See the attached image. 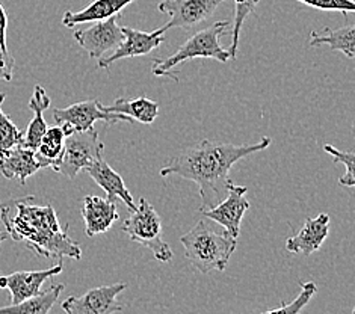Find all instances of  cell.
Listing matches in <instances>:
<instances>
[{"instance_id": "1", "label": "cell", "mask_w": 355, "mask_h": 314, "mask_svg": "<svg viewBox=\"0 0 355 314\" xmlns=\"http://www.w3.org/2000/svg\"><path fill=\"white\" fill-rule=\"evenodd\" d=\"M272 139L265 137L257 143H223L201 141L189 148H184L160 169V175H179L198 184L202 201L201 210H209L223 201V195L233 182L230 169L243 157L266 150Z\"/></svg>"}, {"instance_id": "2", "label": "cell", "mask_w": 355, "mask_h": 314, "mask_svg": "<svg viewBox=\"0 0 355 314\" xmlns=\"http://www.w3.org/2000/svg\"><path fill=\"white\" fill-rule=\"evenodd\" d=\"M6 234L47 259H82L80 246L59 225L52 204H37L35 197L17 198L0 206Z\"/></svg>"}, {"instance_id": "3", "label": "cell", "mask_w": 355, "mask_h": 314, "mask_svg": "<svg viewBox=\"0 0 355 314\" xmlns=\"http://www.w3.org/2000/svg\"><path fill=\"white\" fill-rule=\"evenodd\" d=\"M236 241L238 239L225 230H215L205 220H198L189 233L180 237L186 259L201 274L225 270L232 254L236 251Z\"/></svg>"}, {"instance_id": "4", "label": "cell", "mask_w": 355, "mask_h": 314, "mask_svg": "<svg viewBox=\"0 0 355 314\" xmlns=\"http://www.w3.org/2000/svg\"><path fill=\"white\" fill-rule=\"evenodd\" d=\"M232 26V23L228 20L216 21L210 26L198 30L196 35H192L188 41L182 44L175 52L166 59H155L153 62V74L155 76H170L171 70L179 64H183L186 61L196 58H207L215 59L218 62H227L230 59V53L228 50L219 44V38L223 35H227L228 28Z\"/></svg>"}, {"instance_id": "5", "label": "cell", "mask_w": 355, "mask_h": 314, "mask_svg": "<svg viewBox=\"0 0 355 314\" xmlns=\"http://www.w3.org/2000/svg\"><path fill=\"white\" fill-rule=\"evenodd\" d=\"M123 232L129 234L133 242H138L153 252L156 260L162 263L173 260L174 254L162 239V218L146 198L139 200L137 210L124 220Z\"/></svg>"}, {"instance_id": "6", "label": "cell", "mask_w": 355, "mask_h": 314, "mask_svg": "<svg viewBox=\"0 0 355 314\" xmlns=\"http://www.w3.org/2000/svg\"><path fill=\"white\" fill-rule=\"evenodd\" d=\"M103 142H100L96 129L73 133L65 138L64 155L53 171L74 180L80 171H85L96 160L103 157Z\"/></svg>"}, {"instance_id": "7", "label": "cell", "mask_w": 355, "mask_h": 314, "mask_svg": "<svg viewBox=\"0 0 355 314\" xmlns=\"http://www.w3.org/2000/svg\"><path fill=\"white\" fill-rule=\"evenodd\" d=\"M53 120L61 127L65 138L73 133L88 132L94 129L96 121L106 123H133L129 116L121 114H109L97 98L79 101L65 109H53Z\"/></svg>"}, {"instance_id": "8", "label": "cell", "mask_w": 355, "mask_h": 314, "mask_svg": "<svg viewBox=\"0 0 355 314\" xmlns=\"http://www.w3.org/2000/svg\"><path fill=\"white\" fill-rule=\"evenodd\" d=\"M224 2L225 0H162L157 5V10L170 15V20L165 26L156 30L165 35V32L170 29H188L197 26L210 19L216 8Z\"/></svg>"}, {"instance_id": "9", "label": "cell", "mask_w": 355, "mask_h": 314, "mask_svg": "<svg viewBox=\"0 0 355 314\" xmlns=\"http://www.w3.org/2000/svg\"><path fill=\"white\" fill-rule=\"evenodd\" d=\"M128 288V284H111L91 288L80 296H70L62 302L67 314H115L123 311V305L116 302V296Z\"/></svg>"}, {"instance_id": "10", "label": "cell", "mask_w": 355, "mask_h": 314, "mask_svg": "<svg viewBox=\"0 0 355 314\" xmlns=\"http://www.w3.org/2000/svg\"><path fill=\"white\" fill-rule=\"evenodd\" d=\"M120 19L121 14H116L103 21H98L88 29L76 30L74 40L79 42L82 49L87 50V53L92 59H101L105 53L115 50L124 40Z\"/></svg>"}, {"instance_id": "11", "label": "cell", "mask_w": 355, "mask_h": 314, "mask_svg": "<svg viewBox=\"0 0 355 314\" xmlns=\"http://www.w3.org/2000/svg\"><path fill=\"white\" fill-rule=\"evenodd\" d=\"M227 193L228 195L224 201L219 202L214 209L201 210V213L205 218H209L210 220H214V223L221 225L228 234L234 237V239H238L241 233L242 218L250 209V202L247 197H245L247 188L232 183L228 186Z\"/></svg>"}, {"instance_id": "12", "label": "cell", "mask_w": 355, "mask_h": 314, "mask_svg": "<svg viewBox=\"0 0 355 314\" xmlns=\"http://www.w3.org/2000/svg\"><path fill=\"white\" fill-rule=\"evenodd\" d=\"M121 32L124 35L123 42L114 50L112 55L98 59V69H107V67H111L114 62L120 61V59L148 55L165 41V37L157 30L142 32L128 26H121Z\"/></svg>"}, {"instance_id": "13", "label": "cell", "mask_w": 355, "mask_h": 314, "mask_svg": "<svg viewBox=\"0 0 355 314\" xmlns=\"http://www.w3.org/2000/svg\"><path fill=\"white\" fill-rule=\"evenodd\" d=\"M62 269V261H59L56 266L44 270H20V272L6 275L5 288H8L11 293V304H20L24 299L40 295L41 287H43L47 279L61 274Z\"/></svg>"}, {"instance_id": "14", "label": "cell", "mask_w": 355, "mask_h": 314, "mask_svg": "<svg viewBox=\"0 0 355 314\" xmlns=\"http://www.w3.org/2000/svg\"><path fill=\"white\" fill-rule=\"evenodd\" d=\"M40 169H44V166L38 160L37 151L24 147L23 143L0 151V173L8 180H19L20 184H24Z\"/></svg>"}, {"instance_id": "15", "label": "cell", "mask_w": 355, "mask_h": 314, "mask_svg": "<svg viewBox=\"0 0 355 314\" xmlns=\"http://www.w3.org/2000/svg\"><path fill=\"white\" fill-rule=\"evenodd\" d=\"M80 213L85 220V233L88 237L106 233L120 218L115 201L96 197V195H88L83 198Z\"/></svg>"}, {"instance_id": "16", "label": "cell", "mask_w": 355, "mask_h": 314, "mask_svg": "<svg viewBox=\"0 0 355 314\" xmlns=\"http://www.w3.org/2000/svg\"><path fill=\"white\" fill-rule=\"evenodd\" d=\"M328 227L329 216L327 213L309 218L300 233L287 239L286 250L292 254H304V256H310V254L319 251L328 237Z\"/></svg>"}, {"instance_id": "17", "label": "cell", "mask_w": 355, "mask_h": 314, "mask_svg": "<svg viewBox=\"0 0 355 314\" xmlns=\"http://www.w3.org/2000/svg\"><path fill=\"white\" fill-rule=\"evenodd\" d=\"M85 171L101 189H105V192L107 193V200L115 201L116 198H120L132 211L137 210V204H135L130 191L125 188L123 177L103 157L96 160Z\"/></svg>"}, {"instance_id": "18", "label": "cell", "mask_w": 355, "mask_h": 314, "mask_svg": "<svg viewBox=\"0 0 355 314\" xmlns=\"http://www.w3.org/2000/svg\"><path fill=\"white\" fill-rule=\"evenodd\" d=\"M135 0H94L85 10L73 12H65L62 24L65 28H74L78 24L91 23V21H103L109 17L121 14L125 6L130 5Z\"/></svg>"}, {"instance_id": "19", "label": "cell", "mask_w": 355, "mask_h": 314, "mask_svg": "<svg viewBox=\"0 0 355 314\" xmlns=\"http://www.w3.org/2000/svg\"><path fill=\"white\" fill-rule=\"evenodd\" d=\"M50 107V97L47 96L46 89L41 87V85H35L33 88V94L29 101V109H32L33 118L29 123L26 133L23 134V146L31 150L38 148L41 138L44 137L47 132V124L44 121V110Z\"/></svg>"}, {"instance_id": "20", "label": "cell", "mask_w": 355, "mask_h": 314, "mask_svg": "<svg viewBox=\"0 0 355 314\" xmlns=\"http://www.w3.org/2000/svg\"><path fill=\"white\" fill-rule=\"evenodd\" d=\"M355 28L354 24H348V26H343L340 29H324L322 32L313 30L310 33V47H318V46H328L331 50H337V52H342L348 59L355 58Z\"/></svg>"}, {"instance_id": "21", "label": "cell", "mask_w": 355, "mask_h": 314, "mask_svg": "<svg viewBox=\"0 0 355 314\" xmlns=\"http://www.w3.org/2000/svg\"><path fill=\"white\" fill-rule=\"evenodd\" d=\"M105 110L109 114L125 115L142 124H151L159 115V103L148 97H138L135 100L116 98L114 105L105 106Z\"/></svg>"}, {"instance_id": "22", "label": "cell", "mask_w": 355, "mask_h": 314, "mask_svg": "<svg viewBox=\"0 0 355 314\" xmlns=\"http://www.w3.org/2000/svg\"><path fill=\"white\" fill-rule=\"evenodd\" d=\"M64 288V284H55L49 290L32 296L29 299H24L20 304H10L6 307H0V314H49L58 302Z\"/></svg>"}, {"instance_id": "23", "label": "cell", "mask_w": 355, "mask_h": 314, "mask_svg": "<svg viewBox=\"0 0 355 314\" xmlns=\"http://www.w3.org/2000/svg\"><path fill=\"white\" fill-rule=\"evenodd\" d=\"M65 148V134L59 125L49 127L37 148V157L44 168H55Z\"/></svg>"}, {"instance_id": "24", "label": "cell", "mask_w": 355, "mask_h": 314, "mask_svg": "<svg viewBox=\"0 0 355 314\" xmlns=\"http://www.w3.org/2000/svg\"><path fill=\"white\" fill-rule=\"evenodd\" d=\"M259 5V0H234V21H233V32H232V44L228 47V53L230 58L236 59L238 55V44H239V37L241 30L245 20L256 11Z\"/></svg>"}, {"instance_id": "25", "label": "cell", "mask_w": 355, "mask_h": 314, "mask_svg": "<svg viewBox=\"0 0 355 314\" xmlns=\"http://www.w3.org/2000/svg\"><path fill=\"white\" fill-rule=\"evenodd\" d=\"M5 97V92H0V151L10 150L23 143V133L2 109Z\"/></svg>"}, {"instance_id": "26", "label": "cell", "mask_w": 355, "mask_h": 314, "mask_svg": "<svg viewBox=\"0 0 355 314\" xmlns=\"http://www.w3.org/2000/svg\"><path fill=\"white\" fill-rule=\"evenodd\" d=\"M316 292H318L316 283H313V281L301 283V292L291 304L283 305V307H280V308L269 310L263 314H300L304 308L307 307V304L310 302L313 296H315Z\"/></svg>"}, {"instance_id": "27", "label": "cell", "mask_w": 355, "mask_h": 314, "mask_svg": "<svg viewBox=\"0 0 355 314\" xmlns=\"http://www.w3.org/2000/svg\"><path fill=\"white\" fill-rule=\"evenodd\" d=\"M324 150L328 152V155H331L334 164H343L346 168V173H345V175H342L339 178V183L342 186H348V188H352V186L355 184V175H354L355 155L354 152L352 151H346V152L339 151L333 146H329V143H325Z\"/></svg>"}, {"instance_id": "28", "label": "cell", "mask_w": 355, "mask_h": 314, "mask_svg": "<svg viewBox=\"0 0 355 314\" xmlns=\"http://www.w3.org/2000/svg\"><path fill=\"white\" fill-rule=\"evenodd\" d=\"M297 2L316 8L320 11H339L343 14L355 11L354 0H297Z\"/></svg>"}, {"instance_id": "29", "label": "cell", "mask_w": 355, "mask_h": 314, "mask_svg": "<svg viewBox=\"0 0 355 314\" xmlns=\"http://www.w3.org/2000/svg\"><path fill=\"white\" fill-rule=\"evenodd\" d=\"M14 58L10 55L8 50L0 47V80L11 82L14 74Z\"/></svg>"}, {"instance_id": "30", "label": "cell", "mask_w": 355, "mask_h": 314, "mask_svg": "<svg viewBox=\"0 0 355 314\" xmlns=\"http://www.w3.org/2000/svg\"><path fill=\"white\" fill-rule=\"evenodd\" d=\"M6 29H8V15H6V11L3 10V6L0 5V47L3 50H8Z\"/></svg>"}, {"instance_id": "31", "label": "cell", "mask_w": 355, "mask_h": 314, "mask_svg": "<svg viewBox=\"0 0 355 314\" xmlns=\"http://www.w3.org/2000/svg\"><path fill=\"white\" fill-rule=\"evenodd\" d=\"M8 237H10V236H8L6 233H3V232H0V243H2L3 241H6V239H8Z\"/></svg>"}]
</instances>
